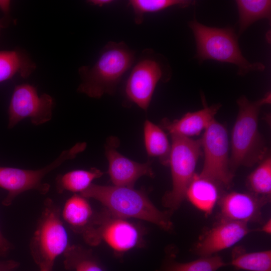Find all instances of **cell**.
I'll use <instances>...</instances> for the list:
<instances>
[{"instance_id": "4316f807", "label": "cell", "mask_w": 271, "mask_h": 271, "mask_svg": "<svg viewBox=\"0 0 271 271\" xmlns=\"http://www.w3.org/2000/svg\"><path fill=\"white\" fill-rule=\"evenodd\" d=\"M11 2L10 1H0V9L4 15L1 19L5 27L7 26L10 22V11Z\"/></svg>"}, {"instance_id": "277c9868", "label": "cell", "mask_w": 271, "mask_h": 271, "mask_svg": "<svg viewBox=\"0 0 271 271\" xmlns=\"http://www.w3.org/2000/svg\"><path fill=\"white\" fill-rule=\"evenodd\" d=\"M189 26L196 41L195 57L200 62L213 60L234 64L238 67V74L241 76L264 69V65L262 63H251L243 56L237 36L232 28L208 27L196 19L190 22Z\"/></svg>"}, {"instance_id": "ffe728a7", "label": "cell", "mask_w": 271, "mask_h": 271, "mask_svg": "<svg viewBox=\"0 0 271 271\" xmlns=\"http://www.w3.org/2000/svg\"><path fill=\"white\" fill-rule=\"evenodd\" d=\"M236 3L239 14V35L260 19H270V1L237 0Z\"/></svg>"}, {"instance_id": "5b68a950", "label": "cell", "mask_w": 271, "mask_h": 271, "mask_svg": "<svg viewBox=\"0 0 271 271\" xmlns=\"http://www.w3.org/2000/svg\"><path fill=\"white\" fill-rule=\"evenodd\" d=\"M169 165L172 188L164 195L163 205L171 210L177 209L186 198L187 188L195 175L198 160L202 154L200 140L172 134Z\"/></svg>"}, {"instance_id": "2e32d148", "label": "cell", "mask_w": 271, "mask_h": 271, "mask_svg": "<svg viewBox=\"0 0 271 271\" xmlns=\"http://www.w3.org/2000/svg\"><path fill=\"white\" fill-rule=\"evenodd\" d=\"M218 186L212 180L196 174L187 188L186 198L197 208L209 214L219 198Z\"/></svg>"}, {"instance_id": "8992f818", "label": "cell", "mask_w": 271, "mask_h": 271, "mask_svg": "<svg viewBox=\"0 0 271 271\" xmlns=\"http://www.w3.org/2000/svg\"><path fill=\"white\" fill-rule=\"evenodd\" d=\"M30 243L31 254L40 268L53 266L55 260L69 247L68 235L59 210L49 198Z\"/></svg>"}, {"instance_id": "83f0119b", "label": "cell", "mask_w": 271, "mask_h": 271, "mask_svg": "<svg viewBox=\"0 0 271 271\" xmlns=\"http://www.w3.org/2000/svg\"><path fill=\"white\" fill-rule=\"evenodd\" d=\"M19 266V263L15 260L0 261V271H14Z\"/></svg>"}, {"instance_id": "603a6c76", "label": "cell", "mask_w": 271, "mask_h": 271, "mask_svg": "<svg viewBox=\"0 0 271 271\" xmlns=\"http://www.w3.org/2000/svg\"><path fill=\"white\" fill-rule=\"evenodd\" d=\"M66 269L75 271H105L90 250L69 245L64 252Z\"/></svg>"}, {"instance_id": "e0dca14e", "label": "cell", "mask_w": 271, "mask_h": 271, "mask_svg": "<svg viewBox=\"0 0 271 271\" xmlns=\"http://www.w3.org/2000/svg\"><path fill=\"white\" fill-rule=\"evenodd\" d=\"M62 216L74 231L81 234L91 226L94 218L87 198L76 194L66 201Z\"/></svg>"}, {"instance_id": "9c48e42d", "label": "cell", "mask_w": 271, "mask_h": 271, "mask_svg": "<svg viewBox=\"0 0 271 271\" xmlns=\"http://www.w3.org/2000/svg\"><path fill=\"white\" fill-rule=\"evenodd\" d=\"M82 235L90 245H96L103 241L119 254L137 247L143 240V233L138 226L106 211L94 216L92 224Z\"/></svg>"}, {"instance_id": "1f68e13d", "label": "cell", "mask_w": 271, "mask_h": 271, "mask_svg": "<svg viewBox=\"0 0 271 271\" xmlns=\"http://www.w3.org/2000/svg\"><path fill=\"white\" fill-rule=\"evenodd\" d=\"M52 267L50 266H44L40 267V271H52Z\"/></svg>"}, {"instance_id": "7a4b0ae2", "label": "cell", "mask_w": 271, "mask_h": 271, "mask_svg": "<svg viewBox=\"0 0 271 271\" xmlns=\"http://www.w3.org/2000/svg\"><path fill=\"white\" fill-rule=\"evenodd\" d=\"M134 54L123 42H109L92 66L79 68L81 82L77 91L95 98L106 93L113 94L122 76L133 64Z\"/></svg>"}, {"instance_id": "cb8c5ba5", "label": "cell", "mask_w": 271, "mask_h": 271, "mask_svg": "<svg viewBox=\"0 0 271 271\" xmlns=\"http://www.w3.org/2000/svg\"><path fill=\"white\" fill-rule=\"evenodd\" d=\"M251 193L269 201L271 194V159L265 157L247 178Z\"/></svg>"}, {"instance_id": "d6a6232c", "label": "cell", "mask_w": 271, "mask_h": 271, "mask_svg": "<svg viewBox=\"0 0 271 271\" xmlns=\"http://www.w3.org/2000/svg\"><path fill=\"white\" fill-rule=\"evenodd\" d=\"M3 28V26H2V24H1V22H0V33H1V29L2 28Z\"/></svg>"}, {"instance_id": "ac0fdd59", "label": "cell", "mask_w": 271, "mask_h": 271, "mask_svg": "<svg viewBox=\"0 0 271 271\" xmlns=\"http://www.w3.org/2000/svg\"><path fill=\"white\" fill-rule=\"evenodd\" d=\"M36 68V64L24 51H0V82L17 74L28 77Z\"/></svg>"}, {"instance_id": "44dd1931", "label": "cell", "mask_w": 271, "mask_h": 271, "mask_svg": "<svg viewBox=\"0 0 271 271\" xmlns=\"http://www.w3.org/2000/svg\"><path fill=\"white\" fill-rule=\"evenodd\" d=\"M102 175L101 171L95 168H92L89 170H77L67 172L57 177V191L62 193L66 190L80 193L88 188L94 179Z\"/></svg>"}, {"instance_id": "4dcf8cb0", "label": "cell", "mask_w": 271, "mask_h": 271, "mask_svg": "<svg viewBox=\"0 0 271 271\" xmlns=\"http://www.w3.org/2000/svg\"><path fill=\"white\" fill-rule=\"evenodd\" d=\"M261 231L270 234L271 233V220H268L262 226Z\"/></svg>"}, {"instance_id": "484cf974", "label": "cell", "mask_w": 271, "mask_h": 271, "mask_svg": "<svg viewBox=\"0 0 271 271\" xmlns=\"http://www.w3.org/2000/svg\"><path fill=\"white\" fill-rule=\"evenodd\" d=\"M226 264L220 256L213 255L184 263L171 261L162 271H217Z\"/></svg>"}, {"instance_id": "4fadbf2b", "label": "cell", "mask_w": 271, "mask_h": 271, "mask_svg": "<svg viewBox=\"0 0 271 271\" xmlns=\"http://www.w3.org/2000/svg\"><path fill=\"white\" fill-rule=\"evenodd\" d=\"M116 143L115 139L111 138L105 147L108 174L114 186L133 188L142 176H154L151 161L139 163L125 157L116 150Z\"/></svg>"}, {"instance_id": "5bb4252c", "label": "cell", "mask_w": 271, "mask_h": 271, "mask_svg": "<svg viewBox=\"0 0 271 271\" xmlns=\"http://www.w3.org/2000/svg\"><path fill=\"white\" fill-rule=\"evenodd\" d=\"M268 200L251 193L231 192L220 200V220L245 223L258 220L262 206Z\"/></svg>"}, {"instance_id": "52a82bcc", "label": "cell", "mask_w": 271, "mask_h": 271, "mask_svg": "<svg viewBox=\"0 0 271 271\" xmlns=\"http://www.w3.org/2000/svg\"><path fill=\"white\" fill-rule=\"evenodd\" d=\"M170 73V66L163 56L152 50H145L126 81L127 99L146 111L157 83L168 81Z\"/></svg>"}, {"instance_id": "d4e9b609", "label": "cell", "mask_w": 271, "mask_h": 271, "mask_svg": "<svg viewBox=\"0 0 271 271\" xmlns=\"http://www.w3.org/2000/svg\"><path fill=\"white\" fill-rule=\"evenodd\" d=\"M194 3L184 0H130L128 6L133 10L136 24L140 25L147 13L158 12L174 6L185 8Z\"/></svg>"}, {"instance_id": "8fae6325", "label": "cell", "mask_w": 271, "mask_h": 271, "mask_svg": "<svg viewBox=\"0 0 271 271\" xmlns=\"http://www.w3.org/2000/svg\"><path fill=\"white\" fill-rule=\"evenodd\" d=\"M54 104V100L50 95L44 93L39 95L32 85L16 86L8 110V128L15 127L26 118H29L36 125L46 123L52 118Z\"/></svg>"}, {"instance_id": "f546056e", "label": "cell", "mask_w": 271, "mask_h": 271, "mask_svg": "<svg viewBox=\"0 0 271 271\" xmlns=\"http://www.w3.org/2000/svg\"><path fill=\"white\" fill-rule=\"evenodd\" d=\"M113 2V1L111 0H90L87 1L88 3H90L93 6L98 7H102L108 5L112 3Z\"/></svg>"}, {"instance_id": "3957f363", "label": "cell", "mask_w": 271, "mask_h": 271, "mask_svg": "<svg viewBox=\"0 0 271 271\" xmlns=\"http://www.w3.org/2000/svg\"><path fill=\"white\" fill-rule=\"evenodd\" d=\"M270 94L256 101L242 96L237 100L239 110L231 133L229 168L233 175L240 166L251 167L265 157L266 148L258 128L260 107L270 103Z\"/></svg>"}, {"instance_id": "6da1fadb", "label": "cell", "mask_w": 271, "mask_h": 271, "mask_svg": "<svg viewBox=\"0 0 271 271\" xmlns=\"http://www.w3.org/2000/svg\"><path fill=\"white\" fill-rule=\"evenodd\" d=\"M80 195L98 201L114 216L145 220L166 231L173 228L169 213L160 211L144 192L133 188L92 184Z\"/></svg>"}, {"instance_id": "d6986e66", "label": "cell", "mask_w": 271, "mask_h": 271, "mask_svg": "<svg viewBox=\"0 0 271 271\" xmlns=\"http://www.w3.org/2000/svg\"><path fill=\"white\" fill-rule=\"evenodd\" d=\"M145 144L150 157H158L164 165H169L171 147L166 134L159 126L146 120L144 127Z\"/></svg>"}, {"instance_id": "9a60e30c", "label": "cell", "mask_w": 271, "mask_h": 271, "mask_svg": "<svg viewBox=\"0 0 271 271\" xmlns=\"http://www.w3.org/2000/svg\"><path fill=\"white\" fill-rule=\"evenodd\" d=\"M221 107L219 103L205 106L201 110L187 112L181 118L170 121L164 118L161 122L162 128L172 134L189 138L197 136L205 130L214 120Z\"/></svg>"}, {"instance_id": "30bf717a", "label": "cell", "mask_w": 271, "mask_h": 271, "mask_svg": "<svg viewBox=\"0 0 271 271\" xmlns=\"http://www.w3.org/2000/svg\"><path fill=\"white\" fill-rule=\"evenodd\" d=\"M204 161L200 175L219 186H228L233 178L229 168V141L227 130L214 119L200 140Z\"/></svg>"}, {"instance_id": "7402d4cb", "label": "cell", "mask_w": 271, "mask_h": 271, "mask_svg": "<svg viewBox=\"0 0 271 271\" xmlns=\"http://www.w3.org/2000/svg\"><path fill=\"white\" fill-rule=\"evenodd\" d=\"M230 264L237 269L271 271V251L267 250L247 252L237 249L232 253Z\"/></svg>"}, {"instance_id": "ba28073f", "label": "cell", "mask_w": 271, "mask_h": 271, "mask_svg": "<svg viewBox=\"0 0 271 271\" xmlns=\"http://www.w3.org/2000/svg\"><path fill=\"white\" fill-rule=\"evenodd\" d=\"M86 147V143H78L69 150L63 151L59 157L47 166L36 170L0 167V187L8 193L2 203L10 205L15 198L22 193L35 190L42 194L49 190L50 185L42 182L44 177L65 161L74 159Z\"/></svg>"}, {"instance_id": "f1b7e54d", "label": "cell", "mask_w": 271, "mask_h": 271, "mask_svg": "<svg viewBox=\"0 0 271 271\" xmlns=\"http://www.w3.org/2000/svg\"><path fill=\"white\" fill-rule=\"evenodd\" d=\"M11 248L10 242L4 237L0 231V254H6Z\"/></svg>"}, {"instance_id": "7c38bea8", "label": "cell", "mask_w": 271, "mask_h": 271, "mask_svg": "<svg viewBox=\"0 0 271 271\" xmlns=\"http://www.w3.org/2000/svg\"><path fill=\"white\" fill-rule=\"evenodd\" d=\"M249 232L247 223L220 220L197 243L194 251L201 257L213 255L233 246Z\"/></svg>"}]
</instances>
